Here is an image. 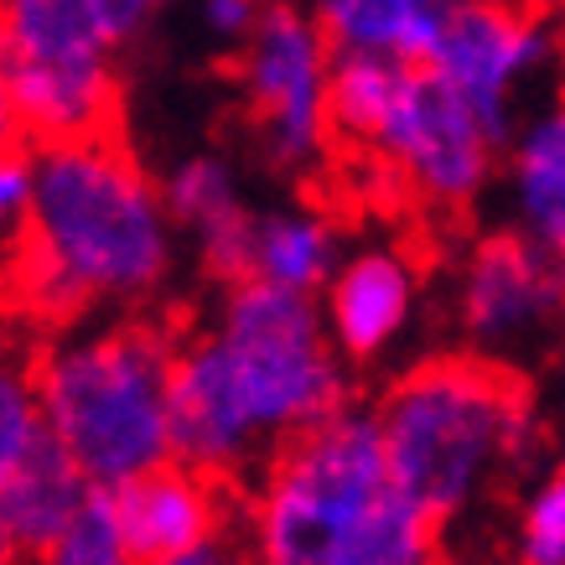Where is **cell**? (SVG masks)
<instances>
[{"instance_id":"1","label":"cell","mask_w":565,"mask_h":565,"mask_svg":"<svg viewBox=\"0 0 565 565\" xmlns=\"http://www.w3.org/2000/svg\"><path fill=\"white\" fill-rule=\"evenodd\" d=\"M348 394L317 301L234 280L172 348V462L223 488L255 478L280 446L343 415Z\"/></svg>"},{"instance_id":"2","label":"cell","mask_w":565,"mask_h":565,"mask_svg":"<svg viewBox=\"0 0 565 565\" xmlns=\"http://www.w3.org/2000/svg\"><path fill=\"white\" fill-rule=\"evenodd\" d=\"M182 259L161 177L115 130L32 151V203L6 265L11 296L32 322L63 332L146 317L172 296Z\"/></svg>"},{"instance_id":"3","label":"cell","mask_w":565,"mask_h":565,"mask_svg":"<svg viewBox=\"0 0 565 565\" xmlns=\"http://www.w3.org/2000/svg\"><path fill=\"white\" fill-rule=\"evenodd\" d=\"M369 420L394 488L441 530L534 472L545 451L530 379L462 348L405 363L374 399Z\"/></svg>"},{"instance_id":"4","label":"cell","mask_w":565,"mask_h":565,"mask_svg":"<svg viewBox=\"0 0 565 565\" xmlns=\"http://www.w3.org/2000/svg\"><path fill=\"white\" fill-rule=\"evenodd\" d=\"M446 530L394 488L369 411L322 420L255 472L244 565H441Z\"/></svg>"},{"instance_id":"5","label":"cell","mask_w":565,"mask_h":565,"mask_svg":"<svg viewBox=\"0 0 565 565\" xmlns=\"http://www.w3.org/2000/svg\"><path fill=\"white\" fill-rule=\"evenodd\" d=\"M172 348L167 327L115 317L52 332L26 363L42 436L88 493H120L172 462Z\"/></svg>"},{"instance_id":"6","label":"cell","mask_w":565,"mask_h":565,"mask_svg":"<svg viewBox=\"0 0 565 565\" xmlns=\"http://www.w3.org/2000/svg\"><path fill=\"white\" fill-rule=\"evenodd\" d=\"M327 73H332V47L317 32L311 11L265 0L255 32L234 47V88H239V109L255 136V151L275 172L301 177L322 167L327 146H332Z\"/></svg>"},{"instance_id":"7","label":"cell","mask_w":565,"mask_h":565,"mask_svg":"<svg viewBox=\"0 0 565 565\" xmlns=\"http://www.w3.org/2000/svg\"><path fill=\"white\" fill-rule=\"evenodd\" d=\"M550 57L555 32L534 0H446L441 26L415 68H426L498 140H509L530 88L550 73Z\"/></svg>"},{"instance_id":"8","label":"cell","mask_w":565,"mask_h":565,"mask_svg":"<svg viewBox=\"0 0 565 565\" xmlns=\"http://www.w3.org/2000/svg\"><path fill=\"white\" fill-rule=\"evenodd\" d=\"M363 151L374 156L415 203L462 213V207L482 203V192L493 188L503 140L462 99H451L426 68H405L384 120H379Z\"/></svg>"},{"instance_id":"9","label":"cell","mask_w":565,"mask_h":565,"mask_svg":"<svg viewBox=\"0 0 565 565\" xmlns=\"http://www.w3.org/2000/svg\"><path fill=\"white\" fill-rule=\"evenodd\" d=\"M561 296V255L514 228L472 239L451 275V327L462 338V353L514 369L555 338Z\"/></svg>"},{"instance_id":"10","label":"cell","mask_w":565,"mask_h":565,"mask_svg":"<svg viewBox=\"0 0 565 565\" xmlns=\"http://www.w3.org/2000/svg\"><path fill=\"white\" fill-rule=\"evenodd\" d=\"M317 317L348 369L390 363L426 322V265L394 239L343 249L332 280L317 291Z\"/></svg>"},{"instance_id":"11","label":"cell","mask_w":565,"mask_h":565,"mask_svg":"<svg viewBox=\"0 0 565 565\" xmlns=\"http://www.w3.org/2000/svg\"><path fill=\"white\" fill-rule=\"evenodd\" d=\"M161 198H167V213H172L177 234H182V249L218 286L244 280L255 207H249V188H244V172L234 167V156L218 151L182 156L172 172L161 177Z\"/></svg>"},{"instance_id":"12","label":"cell","mask_w":565,"mask_h":565,"mask_svg":"<svg viewBox=\"0 0 565 565\" xmlns=\"http://www.w3.org/2000/svg\"><path fill=\"white\" fill-rule=\"evenodd\" d=\"M109 503H115V524H120L136 565H161L188 550L213 545V540H228L223 482L182 462H167L146 478L125 482L120 493H109Z\"/></svg>"},{"instance_id":"13","label":"cell","mask_w":565,"mask_h":565,"mask_svg":"<svg viewBox=\"0 0 565 565\" xmlns=\"http://www.w3.org/2000/svg\"><path fill=\"white\" fill-rule=\"evenodd\" d=\"M167 6L172 0H6L0 47L6 63H32V57L120 63V52Z\"/></svg>"},{"instance_id":"14","label":"cell","mask_w":565,"mask_h":565,"mask_svg":"<svg viewBox=\"0 0 565 565\" xmlns=\"http://www.w3.org/2000/svg\"><path fill=\"white\" fill-rule=\"evenodd\" d=\"M338 259H343V228H338V218L327 207L311 203L265 207V213H255L244 280L317 301V291L338 270Z\"/></svg>"},{"instance_id":"15","label":"cell","mask_w":565,"mask_h":565,"mask_svg":"<svg viewBox=\"0 0 565 565\" xmlns=\"http://www.w3.org/2000/svg\"><path fill=\"white\" fill-rule=\"evenodd\" d=\"M498 167L509 177V213L514 234L561 255L565 244V115L561 109H534L530 120L514 125L503 140Z\"/></svg>"},{"instance_id":"16","label":"cell","mask_w":565,"mask_h":565,"mask_svg":"<svg viewBox=\"0 0 565 565\" xmlns=\"http://www.w3.org/2000/svg\"><path fill=\"white\" fill-rule=\"evenodd\" d=\"M446 17V0H317V32L338 57L420 63Z\"/></svg>"},{"instance_id":"17","label":"cell","mask_w":565,"mask_h":565,"mask_svg":"<svg viewBox=\"0 0 565 565\" xmlns=\"http://www.w3.org/2000/svg\"><path fill=\"white\" fill-rule=\"evenodd\" d=\"M84 498V478L63 462L57 446L42 441L11 478L0 482V545L17 555V565L36 561L52 545V534L78 514Z\"/></svg>"},{"instance_id":"18","label":"cell","mask_w":565,"mask_h":565,"mask_svg":"<svg viewBox=\"0 0 565 565\" xmlns=\"http://www.w3.org/2000/svg\"><path fill=\"white\" fill-rule=\"evenodd\" d=\"M411 63H384V57H338L332 52V73H327V125L332 136L369 146L379 130L384 109H390L394 88L405 78Z\"/></svg>"},{"instance_id":"19","label":"cell","mask_w":565,"mask_h":565,"mask_svg":"<svg viewBox=\"0 0 565 565\" xmlns=\"http://www.w3.org/2000/svg\"><path fill=\"white\" fill-rule=\"evenodd\" d=\"M514 565H565V478L534 472L514 509Z\"/></svg>"},{"instance_id":"20","label":"cell","mask_w":565,"mask_h":565,"mask_svg":"<svg viewBox=\"0 0 565 565\" xmlns=\"http://www.w3.org/2000/svg\"><path fill=\"white\" fill-rule=\"evenodd\" d=\"M32 565H136L120 524H115L109 493H88L78 503V514L52 534V545Z\"/></svg>"},{"instance_id":"21","label":"cell","mask_w":565,"mask_h":565,"mask_svg":"<svg viewBox=\"0 0 565 565\" xmlns=\"http://www.w3.org/2000/svg\"><path fill=\"white\" fill-rule=\"evenodd\" d=\"M42 441L47 436H42V415H36L32 374H26V363L0 353V482L11 478Z\"/></svg>"},{"instance_id":"22","label":"cell","mask_w":565,"mask_h":565,"mask_svg":"<svg viewBox=\"0 0 565 565\" xmlns=\"http://www.w3.org/2000/svg\"><path fill=\"white\" fill-rule=\"evenodd\" d=\"M26 203H32V151L11 146V151H0V270L17 255Z\"/></svg>"},{"instance_id":"23","label":"cell","mask_w":565,"mask_h":565,"mask_svg":"<svg viewBox=\"0 0 565 565\" xmlns=\"http://www.w3.org/2000/svg\"><path fill=\"white\" fill-rule=\"evenodd\" d=\"M259 11H265V0H192L198 32H203L213 47H228V52L255 32Z\"/></svg>"},{"instance_id":"24","label":"cell","mask_w":565,"mask_h":565,"mask_svg":"<svg viewBox=\"0 0 565 565\" xmlns=\"http://www.w3.org/2000/svg\"><path fill=\"white\" fill-rule=\"evenodd\" d=\"M161 565H244V555H239V545H234V540H213V545L188 550V555L161 561Z\"/></svg>"},{"instance_id":"25","label":"cell","mask_w":565,"mask_h":565,"mask_svg":"<svg viewBox=\"0 0 565 565\" xmlns=\"http://www.w3.org/2000/svg\"><path fill=\"white\" fill-rule=\"evenodd\" d=\"M21 146V130H17V115H11V88H6V47H0V151Z\"/></svg>"},{"instance_id":"26","label":"cell","mask_w":565,"mask_h":565,"mask_svg":"<svg viewBox=\"0 0 565 565\" xmlns=\"http://www.w3.org/2000/svg\"><path fill=\"white\" fill-rule=\"evenodd\" d=\"M0 565H17V555H11V550L0 545Z\"/></svg>"},{"instance_id":"27","label":"cell","mask_w":565,"mask_h":565,"mask_svg":"<svg viewBox=\"0 0 565 565\" xmlns=\"http://www.w3.org/2000/svg\"><path fill=\"white\" fill-rule=\"evenodd\" d=\"M0 6H6V0H0Z\"/></svg>"},{"instance_id":"28","label":"cell","mask_w":565,"mask_h":565,"mask_svg":"<svg viewBox=\"0 0 565 565\" xmlns=\"http://www.w3.org/2000/svg\"><path fill=\"white\" fill-rule=\"evenodd\" d=\"M441 565H446V561H441Z\"/></svg>"}]
</instances>
